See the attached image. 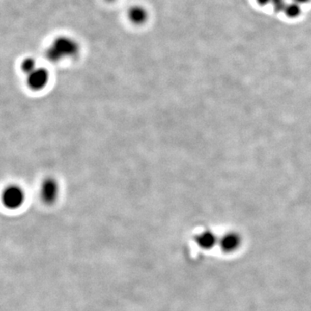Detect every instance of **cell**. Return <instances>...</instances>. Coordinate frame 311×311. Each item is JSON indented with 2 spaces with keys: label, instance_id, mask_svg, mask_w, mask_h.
<instances>
[{
  "label": "cell",
  "instance_id": "1",
  "mask_svg": "<svg viewBox=\"0 0 311 311\" xmlns=\"http://www.w3.org/2000/svg\"><path fill=\"white\" fill-rule=\"evenodd\" d=\"M80 51L76 41L69 37H58L46 51V56L51 62H59L66 58H74Z\"/></svg>",
  "mask_w": 311,
  "mask_h": 311
},
{
  "label": "cell",
  "instance_id": "2",
  "mask_svg": "<svg viewBox=\"0 0 311 311\" xmlns=\"http://www.w3.org/2000/svg\"><path fill=\"white\" fill-rule=\"evenodd\" d=\"M25 201V193L20 186L9 185L4 189L2 203L7 209L15 210L23 206Z\"/></svg>",
  "mask_w": 311,
  "mask_h": 311
},
{
  "label": "cell",
  "instance_id": "3",
  "mask_svg": "<svg viewBox=\"0 0 311 311\" xmlns=\"http://www.w3.org/2000/svg\"><path fill=\"white\" fill-rule=\"evenodd\" d=\"M59 184L53 177H48L41 184L40 196L43 203L51 205L55 203L59 196Z\"/></svg>",
  "mask_w": 311,
  "mask_h": 311
},
{
  "label": "cell",
  "instance_id": "4",
  "mask_svg": "<svg viewBox=\"0 0 311 311\" xmlns=\"http://www.w3.org/2000/svg\"><path fill=\"white\" fill-rule=\"evenodd\" d=\"M49 80V72L46 69L38 68L27 75V86L33 91H41L45 88Z\"/></svg>",
  "mask_w": 311,
  "mask_h": 311
},
{
  "label": "cell",
  "instance_id": "5",
  "mask_svg": "<svg viewBox=\"0 0 311 311\" xmlns=\"http://www.w3.org/2000/svg\"><path fill=\"white\" fill-rule=\"evenodd\" d=\"M127 17L131 23L136 25H142L146 23L149 14L147 10L144 6H133L129 8Z\"/></svg>",
  "mask_w": 311,
  "mask_h": 311
},
{
  "label": "cell",
  "instance_id": "6",
  "mask_svg": "<svg viewBox=\"0 0 311 311\" xmlns=\"http://www.w3.org/2000/svg\"><path fill=\"white\" fill-rule=\"evenodd\" d=\"M195 241L201 248H209L212 246V244L214 243V236L209 232H203L198 234Z\"/></svg>",
  "mask_w": 311,
  "mask_h": 311
},
{
  "label": "cell",
  "instance_id": "7",
  "mask_svg": "<svg viewBox=\"0 0 311 311\" xmlns=\"http://www.w3.org/2000/svg\"><path fill=\"white\" fill-rule=\"evenodd\" d=\"M37 66L36 63V61L33 60L32 58H25L24 60L22 62L21 64V69L24 74H31L32 71H34L35 69H37Z\"/></svg>",
  "mask_w": 311,
  "mask_h": 311
},
{
  "label": "cell",
  "instance_id": "8",
  "mask_svg": "<svg viewBox=\"0 0 311 311\" xmlns=\"http://www.w3.org/2000/svg\"><path fill=\"white\" fill-rule=\"evenodd\" d=\"M284 12L289 17H297L301 13V8L299 4L292 3L291 5H286L284 9Z\"/></svg>",
  "mask_w": 311,
  "mask_h": 311
},
{
  "label": "cell",
  "instance_id": "9",
  "mask_svg": "<svg viewBox=\"0 0 311 311\" xmlns=\"http://www.w3.org/2000/svg\"><path fill=\"white\" fill-rule=\"evenodd\" d=\"M292 1H294V3H306V2H308L309 0H292Z\"/></svg>",
  "mask_w": 311,
  "mask_h": 311
},
{
  "label": "cell",
  "instance_id": "10",
  "mask_svg": "<svg viewBox=\"0 0 311 311\" xmlns=\"http://www.w3.org/2000/svg\"><path fill=\"white\" fill-rule=\"evenodd\" d=\"M258 1L262 5H265V4L268 3L269 1H271V0H258Z\"/></svg>",
  "mask_w": 311,
  "mask_h": 311
},
{
  "label": "cell",
  "instance_id": "11",
  "mask_svg": "<svg viewBox=\"0 0 311 311\" xmlns=\"http://www.w3.org/2000/svg\"><path fill=\"white\" fill-rule=\"evenodd\" d=\"M106 2H108V3H112V2H115L116 0H105Z\"/></svg>",
  "mask_w": 311,
  "mask_h": 311
}]
</instances>
